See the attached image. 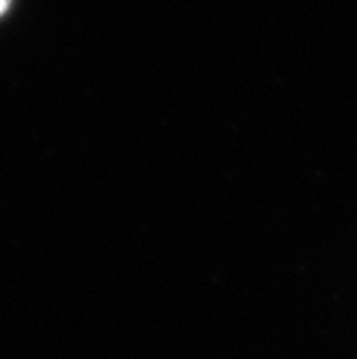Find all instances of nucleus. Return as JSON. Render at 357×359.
<instances>
[{
    "mask_svg": "<svg viewBox=\"0 0 357 359\" xmlns=\"http://www.w3.org/2000/svg\"><path fill=\"white\" fill-rule=\"evenodd\" d=\"M11 5H13V0H0V18L7 15V11L11 9Z\"/></svg>",
    "mask_w": 357,
    "mask_h": 359,
    "instance_id": "f257e3e1",
    "label": "nucleus"
}]
</instances>
